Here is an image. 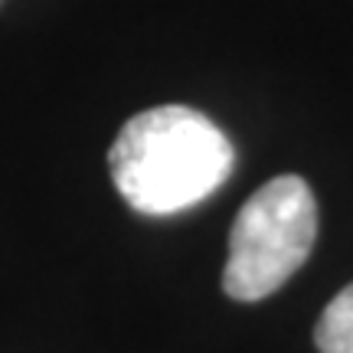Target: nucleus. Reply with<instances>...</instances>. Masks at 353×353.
Returning a JSON list of instances; mask_svg holds the SVG:
<instances>
[{
  "mask_svg": "<svg viewBox=\"0 0 353 353\" xmlns=\"http://www.w3.org/2000/svg\"><path fill=\"white\" fill-rule=\"evenodd\" d=\"M112 180L131 210L174 216L203 203L232 174L236 151L223 128L187 105H161L134 114L118 131Z\"/></svg>",
  "mask_w": 353,
  "mask_h": 353,
  "instance_id": "nucleus-1",
  "label": "nucleus"
},
{
  "mask_svg": "<svg viewBox=\"0 0 353 353\" xmlns=\"http://www.w3.org/2000/svg\"><path fill=\"white\" fill-rule=\"evenodd\" d=\"M317 203L301 176L281 174L255 190L229 232L223 288L232 301H262L288 281L314 249Z\"/></svg>",
  "mask_w": 353,
  "mask_h": 353,
  "instance_id": "nucleus-2",
  "label": "nucleus"
},
{
  "mask_svg": "<svg viewBox=\"0 0 353 353\" xmlns=\"http://www.w3.org/2000/svg\"><path fill=\"white\" fill-rule=\"evenodd\" d=\"M314 343L321 353H353V285H347L317 317Z\"/></svg>",
  "mask_w": 353,
  "mask_h": 353,
  "instance_id": "nucleus-3",
  "label": "nucleus"
}]
</instances>
